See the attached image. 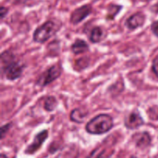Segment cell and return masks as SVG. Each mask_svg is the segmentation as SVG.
<instances>
[{
  "label": "cell",
  "instance_id": "obj_1",
  "mask_svg": "<svg viewBox=\"0 0 158 158\" xmlns=\"http://www.w3.org/2000/svg\"><path fill=\"white\" fill-rule=\"evenodd\" d=\"M2 71L6 79L14 80L19 78L23 73V66L15 60V56L10 52H4L1 56Z\"/></svg>",
  "mask_w": 158,
  "mask_h": 158
},
{
  "label": "cell",
  "instance_id": "obj_2",
  "mask_svg": "<svg viewBox=\"0 0 158 158\" xmlns=\"http://www.w3.org/2000/svg\"><path fill=\"white\" fill-rule=\"evenodd\" d=\"M114 127V122L110 116L100 114L89 120L86 126L88 133L92 134H103L110 131Z\"/></svg>",
  "mask_w": 158,
  "mask_h": 158
},
{
  "label": "cell",
  "instance_id": "obj_3",
  "mask_svg": "<svg viewBox=\"0 0 158 158\" xmlns=\"http://www.w3.org/2000/svg\"><path fill=\"white\" fill-rule=\"evenodd\" d=\"M56 32V26L53 22L48 21L35 29L33 40L37 43H43L47 41Z\"/></svg>",
  "mask_w": 158,
  "mask_h": 158
},
{
  "label": "cell",
  "instance_id": "obj_4",
  "mask_svg": "<svg viewBox=\"0 0 158 158\" xmlns=\"http://www.w3.org/2000/svg\"><path fill=\"white\" fill-rule=\"evenodd\" d=\"M62 73V69L60 66H52L45 71L38 80V83L42 86H45L56 80Z\"/></svg>",
  "mask_w": 158,
  "mask_h": 158
},
{
  "label": "cell",
  "instance_id": "obj_5",
  "mask_svg": "<svg viewBox=\"0 0 158 158\" xmlns=\"http://www.w3.org/2000/svg\"><path fill=\"white\" fill-rule=\"evenodd\" d=\"M48 137V131H43L40 133H39L34 138L33 141L31 144H29L27 147V148L25 151V153L26 154H33L39 151L40 148H41L42 144L45 142V140L47 139Z\"/></svg>",
  "mask_w": 158,
  "mask_h": 158
},
{
  "label": "cell",
  "instance_id": "obj_6",
  "mask_svg": "<svg viewBox=\"0 0 158 158\" xmlns=\"http://www.w3.org/2000/svg\"><path fill=\"white\" fill-rule=\"evenodd\" d=\"M91 12V7L90 6H83L81 7L78 8L76 10H74V12H73L72 15H71L70 21L73 24H77L80 22L83 21L86 16L90 14Z\"/></svg>",
  "mask_w": 158,
  "mask_h": 158
},
{
  "label": "cell",
  "instance_id": "obj_7",
  "mask_svg": "<svg viewBox=\"0 0 158 158\" xmlns=\"http://www.w3.org/2000/svg\"><path fill=\"white\" fill-rule=\"evenodd\" d=\"M143 124V120L139 114L136 112L131 113L125 119V126L129 129H136Z\"/></svg>",
  "mask_w": 158,
  "mask_h": 158
},
{
  "label": "cell",
  "instance_id": "obj_8",
  "mask_svg": "<svg viewBox=\"0 0 158 158\" xmlns=\"http://www.w3.org/2000/svg\"><path fill=\"white\" fill-rule=\"evenodd\" d=\"M144 21L145 15L141 12H137L127 20L126 24L130 29H135L141 26L144 23Z\"/></svg>",
  "mask_w": 158,
  "mask_h": 158
},
{
  "label": "cell",
  "instance_id": "obj_9",
  "mask_svg": "<svg viewBox=\"0 0 158 158\" xmlns=\"http://www.w3.org/2000/svg\"><path fill=\"white\" fill-rule=\"evenodd\" d=\"M79 150L75 145H69L63 148L56 158H78Z\"/></svg>",
  "mask_w": 158,
  "mask_h": 158
},
{
  "label": "cell",
  "instance_id": "obj_10",
  "mask_svg": "<svg viewBox=\"0 0 158 158\" xmlns=\"http://www.w3.org/2000/svg\"><path fill=\"white\" fill-rule=\"evenodd\" d=\"M135 143L137 147L140 148H145L149 146L151 143V137L147 132L141 133V134H137Z\"/></svg>",
  "mask_w": 158,
  "mask_h": 158
},
{
  "label": "cell",
  "instance_id": "obj_11",
  "mask_svg": "<svg viewBox=\"0 0 158 158\" xmlns=\"http://www.w3.org/2000/svg\"><path fill=\"white\" fill-rule=\"evenodd\" d=\"M87 117V112L81 109H75L70 114V118L76 123H83Z\"/></svg>",
  "mask_w": 158,
  "mask_h": 158
},
{
  "label": "cell",
  "instance_id": "obj_12",
  "mask_svg": "<svg viewBox=\"0 0 158 158\" xmlns=\"http://www.w3.org/2000/svg\"><path fill=\"white\" fill-rule=\"evenodd\" d=\"M88 45L85 41L82 40H77L72 45V51L75 54H81L88 51Z\"/></svg>",
  "mask_w": 158,
  "mask_h": 158
},
{
  "label": "cell",
  "instance_id": "obj_13",
  "mask_svg": "<svg viewBox=\"0 0 158 158\" xmlns=\"http://www.w3.org/2000/svg\"><path fill=\"white\" fill-rule=\"evenodd\" d=\"M103 37V32L100 27H94L93 30L91 31L90 36V41L92 43H97L101 41V40Z\"/></svg>",
  "mask_w": 158,
  "mask_h": 158
},
{
  "label": "cell",
  "instance_id": "obj_14",
  "mask_svg": "<svg viewBox=\"0 0 158 158\" xmlns=\"http://www.w3.org/2000/svg\"><path fill=\"white\" fill-rule=\"evenodd\" d=\"M56 106V100L54 97H48L44 103V108L47 111H52Z\"/></svg>",
  "mask_w": 158,
  "mask_h": 158
},
{
  "label": "cell",
  "instance_id": "obj_15",
  "mask_svg": "<svg viewBox=\"0 0 158 158\" xmlns=\"http://www.w3.org/2000/svg\"><path fill=\"white\" fill-rule=\"evenodd\" d=\"M103 154V150L101 148H97V149L94 150L88 158H102Z\"/></svg>",
  "mask_w": 158,
  "mask_h": 158
},
{
  "label": "cell",
  "instance_id": "obj_16",
  "mask_svg": "<svg viewBox=\"0 0 158 158\" xmlns=\"http://www.w3.org/2000/svg\"><path fill=\"white\" fill-rule=\"evenodd\" d=\"M152 69L154 71V74L158 77V58L154 60V61L153 62Z\"/></svg>",
  "mask_w": 158,
  "mask_h": 158
},
{
  "label": "cell",
  "instance_id": "obj_17",
  "mask_svg": "<svg viewBox=\"0 0 158 158\" xmlns=\"http://www.w3.org/2000/svg\"><path fill=\"white\" fill-rule=\"evenodd\" d=\"M151 29H152L154 35H156L158 37V21L153 23L152 26H151Z\"/></svg>",
  "mask_w": 158,
  "mask_h": 158
},
{
  "label": "cell",
  "instance_id": "obj_18",
  "mask_svg": "<svg viewBox=\"0 0 158 158\" xmlns=\"http://www.w3.org/2000/svg\"><path fill=\"white\" fill-rule=\"evenodd\" d=\"M9 127H10V124H7V125H5V126H3L2 127V129H1L2 139L3 137H4V136H5V134H6V133L8 131H9Z\"/></svg>",
  "mask_w": 158,
  "mask_h": 158
},
{
  "label": "cell",
  "instance_id": "obj_19",
  "mask_svg": "<svg viewBox=\"0 0 158 158\" xmlns=\"http://www.w3.org/2000/svg\"><path fill=\"white\" fill-rule=\"evenodd\" d=\"M7 12H8V9H6V8H5L4 6H2L1 7V19H2L5 18V16H6V15L7 14Z\"/></svg>",
  "mask_w": 158,
  "mask_h": 158
},
{
  "label": "cell",
  "instance_id": "obj_20",
  "mask_svg": "<svg viewBox=\"0 0 158 158\" xmlns=\"http://www.w3.org/2000/svg\"><path fill=\"white\" fill-rule=\"evenodd\" d=\"M1 158H7V157H6V156L5 155V154H1Z\"/></svg>",
  "mask_w": 158,
  "mask_h": 158
}]
</instances>
